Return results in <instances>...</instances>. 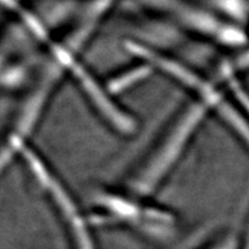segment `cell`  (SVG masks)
<instances>
[{"instance_id":"3957f363","label":"cell","mask_w":249,"mask_h":249,"mask_svg":"<svg viewBox=\"0 0 249 249\" xmlns=\"http://www.w3.org/2000/svg\"><path fill=\"white\" fill-rule=\"evenodd\" d=\"M235 248H236L235 241L233 240V239H227L226 241L219 242V244L213 246V247H211L210 249H235Z\"/></svg>"},{"instance_id":"6da1fadb","label":"cell","mask_w":249,"mask_h":249,"mask_svg":"<svg viewBox=\"0 0 249 249\" xmlns=\"http://www.w3.org/2000/svg\"><path fill=\"white\" fill-rule=\"evenodd\" d=\"M210 108L192 101L174 114L149 151L123 180V189L138 197H149L160 188L182 160Z\"/></svg>"},{"instance_id":"7a4b0ae2","label":"cell","mask_w":249,"mask_h":249,"mask_svg":"<svg viewBox=\"0 0 249 249\" xmlns=\"http://www.w3.org/2000/svg\"><path fill=\"white\" fill-rule=\"evenodd\" d=\"M102 192L96 198L99 223H118L142 230L147 234L165 238L172 232L176 217L170 211L145 204L139 201L138 196L124 192Z\"/></svg>"}]
</instances>
